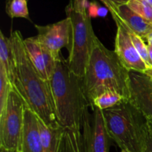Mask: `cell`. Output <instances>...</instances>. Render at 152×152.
Returning a JSON list of instances; mask_svg holds the SVG:
<instances>
[{"mask_svg":"<svg viewBox=\"0 0 152 152\" xmlns=\"http://www.w3.org/2000/svg\"><path fill=\"white\" fill-rule=\"evenodd\" d=\"M111 13L114 21L121 22L129 31L142 39L152 32V23L134 11L127 4H117L111 0H99Z\"/></svg>","mask_w":152,"mask_h":152,"instance_id":"30bf717a","label":"cell"},{"mask_svg":"<svg viewBox=\"0 0 152 152\" xmlns=\"http://www.w3.org/2000/svg\"><path fill=\"white\" fill-rule=\"evenodd\" d=\"M148 125H149V128H150V131L152 134V119H148Z\"/></svg>","mask_w":152,"mask_h":152,"instance_id":"83f0119b","label":"cell"},{"mask_svg":"<svg viewBox=\"0 0 152 152\" xmlns=\"http://www.w3.org/2000/svg\"><path fill=\"white\" fill-rule=\"evenodd\" d=\"M13 87V84L9 80L4 68L0 65V113L5 107L9 94Z\"/></svg>","mask_w":152,"mask_h":152,"instance_id":"d6986e66","label":"cell"},{"mask_svg":"<svg viewBox=\"0 0 152 152\" xmlns=\"http://www.w3.org/2000/svg\"><path fill=\"white\" fill-rule=\"evenodd\" d=\"M129 32H130L131 38H132V42H133L134 46L136 48L137 52L139 53V55H140V57L142 58V59L143 60L144 62L145 63V64H146V66H148V68H151V63H150L149 59V55H148V45L145 44V43L143 40L144 39H142V37L137 35L136 34H134V33L133 32H131V31H129Z\"/></svg>","mask_w":152,"mask_h":152,"instance_id":"44dd1931","label":"cell"},{"mask_svg":"<svg viewBox=\"0 0 152 152\" xmlns=\"http://www.w3.org/2000/svg\"><path fill=\"white\" fill-rule=\"evenodd\" d=\"M93 110V124H91L88 112L82 125L83 152H109L111 139L105 127L102 111L97 108Z\"/></svg>","mask_w":152,"mask_h":152,"instance_id":"52a82bcc","label":"cell"},{"mask_svg":"<svg viewBox=\"0 0 152 152\" xmlns=\"http://www.w3.org/2000/svg\"><path fill=\"white\" fill-rule=\"evenodd\" d=\"M129 73L115 52L105 47L97 38L82 78V88L89 106L91 107L94 98L106 91H116L129 101Z\"/></svg>","mask_w":152,"mask_h":152,"instance_id":"7a4b0ae2","label":"cell"},{"mask_svg":"<svg viewBox=\"0 0 152 152\" xmlns=\"http://www.w3.org/2000/svg\"><path fill=\"white\" fill-rule=\"evenodd\" d=\"M127 4L134 11L152 23V5L147 0H130Z\"/></svg>","mask_w":152,"mask_h":152,"instance_id":"ffe728a7","label":"cell"},{"mask_svg":"<svg viewBox=\"0 0 152 152\" xmlns=\"http://www.w3.org/2000/svg\"><path fill=\"white\" fill-rule=\"evenodd\" d=\"M54 152H83L82 128H63Z\"/></svg>","mask_w":152,"mask_h":152,"instance_id":"4fadbf2b","label":"cell"},{"mask_svg":"<svg viewBox=\"0 0 152 152\" xmlns=\"http://www.w3.org/2000/svg\"><path fill=\"white\" fill-rule=\"evenodd\" d=\"M19 151L45 152L40 137L38 116L28 107L25 110V119Z\"/></svg>","mask_w":152,"mask_h":152,"instance_id":"7c38bea8","label":"cell"},{"mask_svg":"<svg viewBox=\"0 0 152 152\" xmlns=\"http://www.w3.org/2000/svg\"><path fill=\"white\" fill-rule=\"evenodd\" d=\"M145 40H146L148 44L152 46V32L150 33V34L147 36L146 38H145Z\"/></svg>","mask_w":152,"mask_h":152,"instance_id":"484cf974","label":"cell"},{"mask_svg":"<svg viewBox=\"0 0 152 152\" xmlns=\"http://www.w3.org/2000/svg\"><path fill=\"white\" fill-rule=\"evenodd\" d=\"M148 45V55H149V59H150V63H151V66L152 68V46L150 45Z\"/></svg>","mask_w":152,"mask_h":152,"instance_id":"d4e9b609","label":"cell"},{"mask_svg":"<svg viewBox=\"0 0 152 152\" xmlns=\"http://www.w3.org/2000/svg\"><path fill=\"white\" fill-rule=\"evenodd\" d=\"M0 65L3 66L9 80L13 84L16 73V62L10 37L0 31Z\"/></svg>","mask_w":152,"mask_h":152,"instance_id":"9a60e30c","label":"cell"},{"mask_svg":"<svg viewBox=\"0 0 152 152\" xmlns=\"http://www.w3.org/2000/svg\"><path fill=\"white\" fill-rule=\"evenodd\" d=\"M145 74H146L147 75L149 76V77L152 79V68H148V69L146 70Z\"/></svg>","mask_w":152,"mask_h":152,"instance_id":"4316f807","label":"cell"},{"mask_svg":"<svg viewBox=\"0 0 152 152\" xmlns=\"http://www.w3.org/2000/svg\"><path fill=\"white\" fill-rule=\"evenodd\" d=\"M110 137L121 150L143 152L150 136L148 118L130 101L102 110Z\"/></svg>","mask_w":152,"mask_h":152,"instance_id":"277c9868","label":"cell"},{"mask_svg":"<svg viewBox=\"0 0 152 152\" xmlns=\"http://www.w3.org/2000/svg\"><path fill=\"white\" fill-rule=\"evenodd\" d=\"M65 12L71 22L67 61L71 71L83 78L97 37L94 32L91 15L88 10H80L75 0H70L65 7Z\"/></svg>","mask_w":152,"mask_h":152,"instance_id":"5b68a950","label":"cell"},{"mask_svg":"<svg viewBox=\"0 0 152 152\" xmlns=\"http://www.w3.org/2000/svg\"><path fill=\"white\" fill-rule=\"evenodd\" d=\"M151 132V131H150ZM143 152H152V134L150 133V136L148 137V142H147L146 147Z\"/></svg>","mask_w":152,"mask_h":152,"instance_id":"603a6c76","label":"cell"},{"mask_svg":"<svg viewBox=\"0 0 152 152\" xmlns=\"http://www.w3.org/2000/svg\"><path fill=\"white\" fill-rule=\"evenodd\" d=\"M147 1H148V2H149V3H150V4H151V5H152V0H147Z\"/></svg>","mask_w":152,"mask_h":152,"instance_id":"f546056e","label":"cell"},{"mask_svg":"<svg viewBox=\"0 0 152 152\" xmlns=\"http://www.w3.org/2000/svg\"><path fill=\"white\" fill-rule=\"evenodd\" d=\"M39 128L44 151L54 152L58 139L63 128H51L47 126L40 119H39Z\"/></svg>","mask_w":152,"mask_h":152,"instance_id":"2e32d148","label":"cell"},{"mask_svg":"<svg viewBox=\"0 0 152 152\" xmlns=\"http://www.w3.org/2000/svg\"><path fill=\"white\" fill-rule=\"evenodd\" d=\"M77 7L81 10H87L88 0H75Z\"/></svg>","mask_w":152,"mask_h":152,"instance_id":"7402d4cb","label":"cell"},{"mask_svg":"<svg viewBox=\"0 0 152 152\" xmlns=\"http://www.w3.org/2000/svg\"><path fill=\"white\" fill-rule=\"evenodd\" d=\"M57 121L61 127L81 128L90 107L83 93L82 78L71 71L62 56L49 80Z\"/></svg>","mask_w":152,"mask_h":152,"instance_id":"3957f363","label":"cell"},{"mask_svg":"<svg viewBox=\"0 0 152 152\" xmlns=\"http://www.w3.org/2000/svg\"><path fill=\"white\" fill-rule=\"evenodd\" d=\"M16 62L13 88L25 104L47 126L61 128L56 118L54 102L49 80H45L37 73L26 52L24 38L16 30L10 35Z\"/></svg>","mask_w":152,"mask_h":152,"instance_id":"6da1fadb","label":"cell"},{"mask_svg":"<svg viewBox=\"0 0 152 152\" xmlns=\"http://www.w3.org/2000/svg\"><path fill=\"white\" fill-rule=\"evenodd\" d=\"M128 101L116 91H106L94 98L92 103V110L95 108L101 110L111 108L123 101Z\"/></svg>","mask_w":152,"mask_h":152,"instance_id":"e0dca14e","label":"cell"},{"mask_svg":"<svg viewBox=\"0 0 152 152\" xmlns=\"http://www.w3.org/2000/svg\"><path fill=\"white\" fill-rule=\"evenodd\" d=\"M13 152H20V151H13Z\"/></svg>","mask_w":152,"mask_h":152,"instance_id":"4dcf8cb0","label":"cell"},{"mask_svg":"<svg viewBox=\"0 0 152 152\" xmlns=\"http://www.w3.org/2000/svg\"><path fill=\"white\" fill-rule=\"evenodd\" d=\"M24 44L28 58L37 73L45 80H49L42 46L37 36L24 39Z\"/></svg>","mask_w":152,"mask_h":152,"instance_id":"5bb4252c","label":"cell"},{"mask_svg":"<svg viewBox=\"0 0 152 152\" xmlns=\"http://www.w3.org/2000/svg\"><path fill=\"white\" fill-rule=\"evenodd\" d=\"M0 150H1V152H13L11 151H9L5 148H0Z\"/></svg>","mask_w":152,"mask_h":152,"instance_id":"f1b7e54d","label":"cell"},{"mask_svg":"<svg viewBox=\"0 0 152 152\" xmlns=\"http://www.w3.org/2000/svg\"><path fill=\"white\" fill-rule=\"evenodd\" d=\"M129 101L152 119V79L145 73L130 72Z\"/></svg>","mask_w":152,"mask_h":152,"instance_id":"8fae6325","label":"cell"},{"mask_svg":"<svg viewBox=\"0 0 152 152\" xmlns=\"http://www.w3.org/2000/svg\"><path fill=\"white\" fill-rule=\"evenodd\" d=\"M39 43L53 55L56 61L62 58L61 50L68 48L70 43L71 22L67 16L65 19L47 25H36Z\"/></svg>","mask_w":152,"mask_h":152,"instance_id":"ba28073f","label":"cell"},{"mask_svg":"<svg viewBox=\"0 0 152 152\" xmlns=\"http://www.w3.org/2000/svg\"><path fill=\"white\" fill-rule=\"evenodd\" d=\"M5 10L10 17L24 18L30 20L27 0H7Z\"/></svg>","mask_w":152,"mask_h":152,"instance_id":"ac0fdd59","label":"cell"},{"mask_svg":"<svg viewBox=\"0 0 152 152\" xmlns=\"http://www.w3.org/2000/svg\"><path fill=\"white\" fill-rule=\"evenodd\" d=\"M111 1L117 4H128L130 0H111Z\"/></svg>","mask_w":152,"mask_h":152,"instance_id":"cb8c5ba5","label":"cell"},{"mask_svg":"<svg viewBox=\"0 0 152 152\" xmlns=\"http://www.w3.org/2000/svg\"><path fill=\"white\" fill-rule=\"evenodd\" d=\"M26 107L24 100L13 87L5 107L0 113V148L19 151Z\"/></svg>","mask_w":152,"mask_h":152,"instance_id":"8992f818","label":"cell"},{"mask_svg":"<svg viewBox=\"0 0 152 152\" xmlns=\"http://www.w3.org/2000/svg\"><path fill=\"white\" fill-rule=\"evenodd\" d=\"M117 32L114 52L123 65L129 72L145 73L148 66L134 46L130 32L119 21H115Z\"/></svg>","mask_w":152,"mask_h":152,"instance_id":"9c48e42d","label":"cell"}]
</instances>
